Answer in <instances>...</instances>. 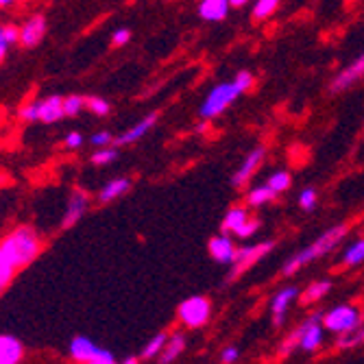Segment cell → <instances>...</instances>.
Listing matches in <instances>:
<instances>
[{
  "mask_svg": "<svg viewBox=\"0 0 364 364\" xmlns=\"http://www.w3.org/2000/svg\"><path fill=\"white\" fill-rule=\"evenodd\" d=\"M0 251L16 271L24 269L42 251V240L33 227H18L0 240Z\"/></svg>",
  "mask_w": 364,
  "mask_h": 364,
  "instance_id": "cell-1",
  "label": "cell"
},
{
  "mask_svg": "<svg viewBox=\"0 0 364 364\" xmlns=\"http://www.w3.org/2000/svg\"><path fill=\"white\" fill-rule=\"evenodd\" d=\"M345 236H347V225H336V227H332V229H327L325 234H321L310 247L301 249L299 253H294V255L284 264L282 275H284V277H290V275H294L299 269H304L306 264H310V262H314V259L327 255L329 251H334V249L345 240Z\"/></svg>",
  "mask_w": 364,
  "mask_h": 364,
  "instance_id": "cell-2",
  "label": "cell"
},
{
  "mask_svg": "<svg viewBox=\"0 0 364 364\" xmlns=\"http://www.w3.org/2000/svg\"><path fill=\"white\" fill-rule=\"evenodd\" d=\"M242 92L238 90V85L234 81H225L218 83L210 90V94L205 96V101L201 103V109H198V116L201 120H214L220 114H225L231 105L236 103V98Z\"/></svg>",
  "mask_w": 364,
  "mask_h": 364,
  "instance_id": "cell-3",
  "label": "cell"
},
{
  "mask_svg": "<svg viewBox=\"0 0 364 364\" xmlns=\"http://www.w3.org/2000/svg\"><path fill=\"white\" fill-rule=\"evenodd\" d=\"M275 247L273 240H267V242H259V245H251V247H238L236 249V255H234V262L229 264V275H227V282H234L238 279L242 273H247L253 264H257L264 255H269L271 249Z\"/></svg>",
  "mask_w": 364,
  "mask_h": 364,
  "instance_id": "cell-4",
  "label": "cell"
},
{
  "mask_svg": "<svg viewBox=\"0 0 364 364\" xmlns=\"http://www.w3.org/2000/svg\"><path fill=\"white\" fill-rule=\"evenodd\" d=\"M360 321H362V314L353 306H336L334 310L323 314V325L329 329V332H336V334L351 332Z\"/></svg>",
  "mask_w": 364,
  "mask_h": 364,
  "instance_id": "cell-5",
  "label": "cell"
},
{
  "mask_svg": "<svg viewBox=\"0 0 364 364\" xmlns=\"http://www.w3.org/2000/svg\"><path fill=\"white\" fill-rule=\"evenodd\" d=\"M212 306L205 296H190L179 306V318L188 327H203L210 321Z\"/></svg>",
  "mask_w": 364,
  "mask_h": 364,
  "instance_id": "cell-6",
  "label": "cell"
},
{
  "mask_svg": "<svg viewBox=\"0 0 364 364\" xmlns=\"http://www.w3.org/2000/svg\"><path fill=\"white\" fill-rule=\"evenodd\" d=\"M48 31V22L42 14H33L20 24V46L36 48L44 42Z\"/></svg>",
  "mask_w": 364,
  "mask_h": 364,
  "instance_id": "cell-7",
  "label": "cell"
},
{
  "mask_svg": "<svg viewBox=\"0 0 364 364\" xmlns=\"http://www.w3.org/2000/svg\"><path fill=\"white\" fill-rule=\"evenodd\" d=\"M90 208V194L81 188H75L68 196V203H65V214L61 218V229H68L77 225Z\"/></svg>",
  "mask_w": 364,
  "mask_h": 364,
  "instance_id": "cell-8",
  "label": "cell"
},
{
  "mask_svg": "<svg viewBox=\"0 0 364 364\" xmlns=\"http://www.w3.org/2000/svg\"><path fill=\"white\" fill-rule=\"evenodd\" d=\"M360 79H364V53L355 61H351L349 65H345V68L332 79V83H329V92H332V94H341L347 87H351L353 83H358Z\"/></svg>",
  "mask_w": 364,
  "mask_h": 364,
  "instance_id": "cell-9",
  "label": "cell"
},
{
  "mask_svg": "<svg viewBox=\"0 0 364 364\" xmlns=\"http://www.w3.org/2000/svg\"><path fill=\"white\" fill-rule=\"evenodd\" d=\"M264 157H267V149H264V146H257L251 153H247V157L242 159L238 171L234 173V177H231V186H234V188H242L257 173V168L262 166Z\"/></svg>",
  "mask_w": 364,
  "mask_h": 364,
  "instance_id": "cell-10",
  "label": "cell"
},
{
  "mask_svg": "<svg viewBox=\"0 0 364 364\" xmlns=\"http://www.w3.org/2000/svg\"><path fill=\"white\" fill-rule=\"evenodd\" d=\"M70 355L79 362H92V360H107L112 358L109 351H105L103 347L94 345L87 336H75L70 343Z\"/></svg>",
  "mask_w": 364,
  "mask_h": 364,
  "instance_id": "cell-11",
  "label": "cell"
},
{
  "mask_svg": "<svg viewBox=\"0 0 364 364\" xmlns=\"http://www.w3.org/2000/svg\"><path fill=\"white\" fill-rule=\"evenodd\" d=\"M63 98L65 96H46L38 101V120L44 124H53L59 122L61 118H65V107H63Z\"/></svg>",
  "mask_w": 364,
  "mask_h": 364,
  "instance_id": "cell-12",
  "label": "cell"
},
{
  "mask_svg": "<svg viewBox=\"0 0 364 364\" xmlns=\"http://www.w3.org/2000/svg\"><path fill=\"white\" fill-rule=\"evenodd\" d=\"M131 186H134V181H131L129 177H116V179H109V181H105V183H103V188H101V190H98L96 201L101 203V205H107V203L116 201V198L124 196V194L131 190Z\"/></svg>",
  "mask_w": 364,
  "mask_h": 364,
  "instance_id": "cell-13",
  "label": "cell"
},
{
  "mask_svg": "<svg viewBox=\"0 0 364 364\" xmlns=\"http://www.w3.org/2000/svg\"><path fill=\"white\" fill-rule=\"evenodd\" d=\"M236 249L238 247H234V240L229 238V234L214 236L208 242V251H210L212 259H216L218 264H231V262H234Z\"/></svg>",
  "mask_w": 364,
  "mask_h": 364,
  "instance_id": "cell-14",
  "label": "cell"
},
{
  "mask_svg": "<svg viewBox=\"0 0 364 364\" xmlns=\"http://www.w3.org/2000/svg\"><path fill=\"white\" fill-rule=\"evenodd\" d=\"M157 114H149V116H144L142 120H138L134 127H129L124 134H120L118 138H116V144H120V146H127V144H134V142H138V140H142L149 131L155 127V122H157Z\"/></svg>",
  "mask_w": 364,
  "mask_h": 364,
  "instance_id": "cell-15",
  "label": "cell"
},
{
  "mask_svg": "<svg viewBox=\"0 0 364 364\" xmlns=\"http://www.w3.org/2000/svg\"><path fill=\"white\" fill-rule=\"evenodd\" d=\"M231 11L229 0H201L198 3V16L205 22H223Z\"/></svg>",
  "mask_w": 364,
  "mask_h": 364,
  "instance_id": "cell-16",
  "label": "cell"
},
{
  "mask_svg": "<svg viewBox=\"0 0 364 364\" xmlns=\"http://www.w3.org/2000/svg\"><path fill=\"white\" fill-rule=\"evenodd\" d=\"M296 294H299V290H296L294 286H286L282 290H277V294L273 296V323L275 325H282L284 318H286V312H288V306L292 304V299H296Z\"/></svg>",
  "mask_w": 364,
  "mask_h": 364,
  "instance_id": "cell-17",
  "label": "cell"
},
{
  "mask_svg": "<svg viewBox=\"0 0 364 364\" xmlns=\"http://www.w3.org/2000/svg\"><path fill=\"white\" fill-rule=\"evenodd\" d=\"M249 218H251V216H249V210H247V208H242V205L229 208V212L225 214L223 225H220L223 234H236V231H238Z\"/></svg>",
  "mask_w": 364,
  "mask_h": 364,
  "instance_id": "cell-18",
  "label": "cell"
},
{
  "mask_svg": "<svg viewBox=\"0 0 364 364\" xmlns=\"http://www.w3.org/2000/svg\"><path fill=\"white\" fill-rule=\"evenodd\" d=\"M22 360V343L14 336H0V364H18Z\"/></svg>",
  "mask_w": 364,
  "mask_h": 364,
  "instance_id": "cell-19",
  "label": "cell"
},
{
  "mask_svg": "<svg viewBox=\"0 0 364 364\" xmlns=\"http://www.w3.org/2000/svg\"><path fill=\"white\" fill-rule=\"evenodd\" d=\"M16 44H20V26H16L11 22L0 24V63L5 61L9 48Z\"/></svg>",
  "mask_w": 364,
  "mask_h": 364,
  "instance_id": "cell-20",
  "label": "cell"
},
{
  "mask_svg": "<svg viewBox=\"0 0 364 364\" xmlns=\"http://www.w3.org/2000/svg\"><path fill=\"white\" fill-rule=\"evenodd\" d=\"M277 196H279V194H277L269 183L255 186V188H251L249 194H247V205H251V208H262V205H267V203L275 201Z\"/></svg>",
  "mask_w": 364,
  "mask_h": 364,
  "instance_id": "cell-21",
  "label": "cell"
},
{
  "mask_svg": "<svg viewBox=\"0 0 364 364\" xmlns=\"http://www.w3.org/2000/svg\"><path fill=\"white\" fill-rule=\"evenodd\" d=\"M183 349H186V336L175 334L173 338H168L166 347H164V351L157 355V362H159V364H171L173 360L179 358V353H181Z\"/></svg>",
  "mask_w": 364,
  "mask_h": 364,
  "instance_id": "cell-22",
  "label": "cell"
},
{
  "mask_svg": "<svg viewBox=\"0 0 364 364\" xmlns=\"http://www.w3.org/2000/svg\"><path fill=\"white\" fill-rule=\"evenodd\" d=\"M279 3L282 0H255L253 3V9H251V20L257 24V22H264L269 20L277 9H279Z\"/></svg>",
  "mask_w": 364,
  "mask_h": 364,
  "instance_id": "cell-23",
  "label": "cell"
},
{
  "mask_svg": "<svg viewBox=\"0 0 364 364\" xmlns=\"http://www.w3.org/2000/svg\"><path fill=\"white\" fill-rule=\"evenodd\" d=\"M329 290H332V282H327V279L312 282V284L301 292V304H314V301H321Z\"/></svg>",
  "mask_w": 364,
  "mask_h": 364,
  "instance_id": "cell-24",
  "label": "cell"
},
{
  "mask_svg": "<svg viewBox=\"0 0 364 364\" xmlns=\"http://www.w3.org/2000/svg\"><path fill=\"white\" fill-rule=\"evenodd\" d=\"M362 343H364V316H362V321L351 329V332L341 334L338 347H341V349H353V347H358V345H362Z\"/></svg>",
  "mask_w": 364,
  "mask_h": 364,
  "instance_id": "cell-25",
  "label": "cell"
},
{
  "mask_svg": "<svg viewBox=\"0 0 364 364\" xmlns=\"http://www.w3.org/2000/svg\"><path fill=\"white\" fill-rule=\"evenodd\" d=\"M116 159H118V149L112 144L96 149L90 157V161L94 164V166H109V164H114Z\"/></svg>",
  "mask_w": 364,
  "mask_h": 364,
  "instance_id": "cell-26",
  "label": "cell"
},
{
  "mask_svg": "<svg viewBox=\"0 0 364 364\" xmlns=\"http://www.w3.org/2000/svg\"><path fill=\"white\" fill-rule=\"evenodd\" d=\"M360 262H364V238L355 240L343 253V264H345V267H355V264H360Z\"/></svg>",
  "mask_w": 364,
  "mask_h": 364,
  "instance_id": "cell-27",
  "label": "cell"
},
{
  "mask_svg": "<svg viewBox=\"0 0 364 364\" xmlns=\"http://www.w3.org/2000/svg\"><path fill=\"white\" fill-rule=\"evenodd\" d=\"M166 343H168V334H166V332L157 334V336H155V338H151V341L146 343V347L142 349V358H144V360H153L155 355H159V353L164 351V347H166Z\"/></svg>",
  "mask_w": 364,
  "mask_h": 364,
  "instance_id": "cell-28",
  "label": "cell"
},
{
  "mask_svg": "<svg viewBox=\"0 0 364 364\" xmlns=\"http://www.w3.org/2000/svg\"><path fill=\"white\" fill-rule=\"evenodd\" d=\"M85 109L92 112V114L98 116V118H103V116H107V114L112 112V105L105 101L103 96H87V98H85Z\"/></svg>",
  "mask_w": 364,
  "mask_h": 364,
  "instance_id": "cell-29",
  "label": "cell"
},
{
  "mask_svg": "<svg viewBox=\"0 0 364 364\" xmlns=\"http://www.w3.org/2000/svg\"><path fill=\"white\" fill-rule=\"evenodd\" d=\"M63 107H65V116L75 118L85 109V98L81 94H68L63 98Z\"/></svg>",
  "mask_w": 364,
  "mask_h": 364,
  "instance_id": "cell-30",
  "label": "cell"
},
{
  "mask_svg": "<svg viewBox=\"0 0 364 364\" xmlns=\"http://www.w3.org/2000/svg\"><path fill=\"white\" fill-rule=\"evenodd\" d=\"M267 183H269L277 194H282V192L290 190V186H292V177H290V173H288V171H275V173L267 179Z\"/></svg>",
  "mask_w": 364,
  "mask_h": 364,
  "instance_id": "cell-31",
  "label": "cell"
},
{
  "mask_svg": "<svg viewBox=\"0 0 364 364\" xmlns=\"http://www.w3.org/2000/svg\"><path fill=\"white\" fill-rule=\"evenodd\" d=\"M304 332H306V323H301V325L296 327L294 332H292V334H290V336H288V338H286V341L282 343L279 351H282L284 355H286V353H290V351H292V349H294L296 345L301 343V338H304Z\"/></svg>",
  "mask_w": 364,
  "mask_h": 364,
  "instance_id": "cell-32",
  "label": "cell"
},
{
  "mask_svg": "<svg viewBox=\"0 0 364 364\" xmlns=\"http://www.w3.org/2000/svg\"><path fill=\"white\" fill-rule=\"evenodd\" d=\"M299 208L306 212H312L316 208V190L314 188H306L299 194Z\"/></svg>",
  "mask_w": 364,
  "mask_h": 364,
  "instance_id": "cell-33",
  "label": "cell"
},
{
  "mask_svg": "<svg viewBox=\"0 0 364 364\" xmlns=\"http://www.w3.org/2000/svg\"><path fill=\"white\" fill-rule=\"evenodd\" d=\"M18 116H20V120H24V122H36V120H38V101H28V103H24V105L20 107Z\"/></svg>",
  "mask_w": 364,
  "mask_h": 364,
  "instance_id": "cell-34",
  "label": "cell"
},
{
  "mask_svg": "<svg viewBox=\"0 0 364 364\" xmlns=\"http://www.w3.org/2000/svg\"><path fill=\"white\" fill-rule=\"evenodd\" d=\"M234 83L238 85V90L245 94V92H249L251 87H253V83H255V77L249 73V70H240V73H236V77H234Z\"/></svg>",
  "mask_w": 364,
  "mask_h": 364,
  "instance_id": "cell-35",
  "label": "cell"
},
{
  "mask_svg": "<svg viewBox=\"0 0 364 364\" xmlns=\"http://www.w3.org/2000/svg\"><path fill=\"white\" fill-rule=\"evenodd\" d=\"M114 142H116V138L109 134V131H96V134H92V138H90V144H94L96 149L114 144Z\"/></svg>",
  "mask_w": 364,
  "mask_h": 364,
  "instance_id": "cell-36",
  "label": "cell"
},
{
  "mask_svg": "<svg viewBox=\"0 0 364 364\" xmlns=\"http://www.w3.org/2000/svg\"><path fill=\"white\" fill-rule=\"evenodd\" d=\"M257 229H259V220H257V218H249V220H247V223L236 231L234 236H238V238H251Z\"/></svg>",
  "mask_w": 364,
  "mask_h": 364,
  "instance_id": "cell-37",
  "label": "cell"
},
{
  "mask_svg": "<svg viewBox=\"0 0 364 364\" xmlns=\"http://www.w3.org/2000/svg\"><path fill=\"white\" fill-rule=\"evenodd\" d=\"M131 42V31L129 28H116L114 31V36H112V44L116 46V48H120V46H127Z\"/></svg>",
  "mask_w": 364,
  "mask_h": 364,
  "instance_id": "cell-38",
  "label": "cell"
},
{
  "mask_svg": "<svg viewBox=\"0 0 364 364\" xmlns=\"http://www.w3.org/2000/svg\"><path fill=\"white\" fill-rule=\"evenodd\" d=\"M83 136L79 134V131H70L68 136H65V140H63V144H65V149H70V151H77V149H81L83 146Z\"/></svg>",
  "mask_w": 364,
  "mask_h": 364,
  "instance_id": "cell-39",
  "label": "cell"
},
{
  "mask_svg": "<svg viewBox=\"0 0 364 364\" xmlns=\"http://www.w3.org/2000/svg\"><path fill=\"white\" fill-rule=\"evenodd\" d=\"M238 355H240V351H238L236 347H227V349L223 351L220 360H223V364H234V362L238 360Z\"/></svg>",
  "mask_w": 364,
  "mask_h": 364,
  "instance_id": "cell-40",
  "label": "cell"
},
{
  "mask_svg": "<svg viewBox=\"0 0 364 364\" xmlns=\"http://www.w3.org/2000/svg\"><path fill=\"white\" fill-rule=\"evenodd\" d=\"M231 3V7H236V9H240V7H245L247 3H251V0H229Z\"/></svg>",
  "mask_w": 364,
  "mask_h": 364,
  "instance_id": "cell-41",
  "label": "cell"
},
{
  "mask_svg": "<svg viewBox=\"0 0 364 364\" xmlns=\"http://www.w3.org/2000/svg\"><path fill=\"white\" fill-rule=\"evenodd\" d=\"M85 364H116L112 358H107V360H92V362H85Z\"/></svg>",
  "mask_w": 364,
  "mask_h": 364,
  "instance_id": "cell-42",
  "label": "cell"
},
{
  "mask_svg": "<svg viewBox=\"0 0 364 364\" xmlns=\"http://www.w3.org/2000/svg\"><path fill=\"white\" fill-rule=\"evenodd\" d=\"M20 0H0V7H14Z\"/></svg>",
  "mask_w": 364,
  "mask_h": 364,
  "instance_id": "cell-43",
  "label": "cell"
},
{
  "mask_svg": "<svg viewBox=\"0 0 364 364\" xmlns=\"http://www.w3.org/2000/svg\"><path fill=\"white\" fill-rule=\"evenodd\" d=\"M122 364H140V362H138V358H127Z\"/></svg>",
  "mask_w": 364,
  "mask_h": 364,
  "instance_id": "cell-44",
  "label": "cell"
},
{
  "mask_svg": "<svg viewBox=\"0 0 364 364\" xmlns=\"http://www.w3.org/2000/svg\"><path fill=\"white\" fill-rule=\"evenodd\" d=\"M347 3H355V0H347Z\"/></svg>",
  "mask_w": 364,
  "mask_h": 364,
  "instance_id": "cell-45",
  "label": "cell"
}]
</instances>
